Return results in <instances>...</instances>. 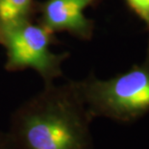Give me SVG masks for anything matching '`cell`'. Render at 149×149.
Segmentation results:
<instances>
[{
	"label": "cell",
	"instance_id": "obj_1",
	"mask_svg": "<svg viewBox=\"0 0 149 149\" xmlns=\"http://www.w3.org/2000/svg\"><path fill=\"white\" fill-rule=\"evenodd\" d=\"M91 120L76 82L50 83L15 111L8 132L15 149H93Z\"/></svg>",
	"mask_w": 149,
	"mask_h": 149
},
{
	"label": "cell",
	"instance_id": "obj_2",
	"mask_svg": "<svg viewBox=\"0 0 149 149\" xmlns=\"http://www.w3.org/2000/svg\"><path fill=\"white\" fill-rule=\"evenodd\" d=\"M90 115L129 122L149 112V60L115 77L76 82Z\"/></svg>",
	"mask_w": 149,
	"mask_h": 149
},
{
	"label": "cell",
	"instance_id": "obj_3",
	"mask_svg": "<svg viewBox=\"0 0 149 149\" xmlns=\"http://www.w3.org/2000/svg\"><path fill=\"white\" fill-rule=\"evenodd\" d=\"M54 34L42 24L27 20L1 33L0 44L6 51L5 69L18 71L33 69L45 84L54 83L63 75V63L68 53H55L51 46Z\"/></svg>",
	"mask_w": 149,
	"mask_h": 149
},
{
	"label": "cell",
	"instance_id": "obj_4",
	"mask_svg": "<svg viewBox=\"0 0 149 149\" xmlns=\"http://www.w3.org/2000/svg\"><path fill=\"white\" fill-rule=\"evenodd\" d=\"M96 0H45L40 5V24L50 32H66L78 39L90 40L93 22L85 10Z\"/></svg>",
	"mask_w": 149,
	"mask_h": 149
},
{
	"label": "cell",
	"instance_id": "obj_5",
	"mask_svg": "<svg viewBox=\"0 0 149 149\" xmlns=\"http://www.w3.org/2000/svg\"><path fill=\"white\" fill-rule=\"evenodd\" d=\"M33 0H0V35L21 22L31 19Z\"/></svg>",
	"mask_w": 149,
	"mask_h": 149
},
{
	"label": "cell",
	"instance_id": "obj_6",
	"mask_svg": "<svg viewBox=\"0 0 149 149\" xmlns=\"http://www.w3.org/2000/svg\"><path fill=\"white\" fill-rule=\"evenodd\" d=\"M126 2L149 28V0H126Z\"/></svg>",
	"mask_w": 149,
	"mask_h": 149
},
{
	"label": "cell",
	"instance_id": "obj_7",
	"mask_svg": "<svg viewBox=\"0 0 149 149\" xmlns=\"http://www.w3.org/2000/svg\"><path fill=\"white\" fill-rule=\"evenodd\" d=\"M0 149H15L9 132L0 131Z\"/></svg>",
	"mask_w": 149,
	"mask_h": 149
},
{
	"label": "cell",
	"instance_id": "obj_8",
	"mask_svg": "<svg viewBox=\"0 0 149 149\" xmlns=\"http://www.w3.org/2000/svg\"><path fill=\"white\" fill-rule=\"evenodd\" d=\"M0 42H1V35H0Z\"/></svg>",
	"mask_w": 149,
	"mask_h": 149
}]
</instances>
